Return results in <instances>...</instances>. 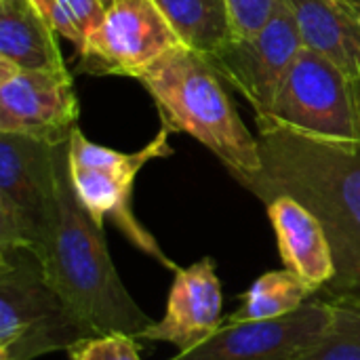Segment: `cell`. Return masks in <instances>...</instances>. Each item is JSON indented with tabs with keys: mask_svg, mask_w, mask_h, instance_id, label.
<instances>
[{
	"mask_svg": "<svg viewBox=\"0 0 360 360\" xmlns=\"http://www.w3.org/2000/svg\"><path fill=\"white\" fill-rule=\"evenodd\" d=\"M264 167L238 184L264 205L293 196L323 224L335 276L323 300L360 297V146L327 143L283 129L259 131Z\"/></svg>",
	"mask_w": 360,
	"mask_h": 360,
	"instance_id": "6da1fadb",
	"label": "cell"
},
{
	"mask_svg": "<svg viewBox=\"0 0 360 360\" xmlns=\"http://www.w3.org/2000/svg\"><path fill=\"white\" fill-rule=\"evenodd\" d=\"M46 278L93 335L139 338L154 321L127 291L105 245L103 228L76 196L68 167V143L57 154V202L44 249Z\"/></svg>",
	"mask_w": 360,
	"mask_h": 360,
	"instance_id": "7a4b0ae2",
	"label": "cell"
},
{
	"mask_svg": "<svg viewBox=\"0 0 360 360\" xmlns=\"http://www.w3.org/2000/svg\"><path fill=\"white\" fill-rule=\"evenodd\" d=\"M158 108L162 127L213 152L236 181L262 171L259 137L243 122L213 61L179 44L137 78Z\"/></svg>",
	"mask_w": 360,
	"mask_h": 360,
	"instance_id": "3957f363",
	"label": "cell"
},
{
	"mask_svg": "<svg viewBox=\"0 0 360 360\" xmlns=\"http://www.w3.org/2000/svg\"><path fill=\"white\" fill-rule=\"evenodd\" d=\"M95 338L46 278L42 259L25 247L0 249V360L70 352Z\"/></svg>",
	"mask_w": 360,
	"mask_h": 360,
	"instance_id": "277c9868",
	"label": "cell"
},
{
	"mask_svg": "<svg viewBox=\"0 0 360 360\" xmlns=\"http://www.w3.org/2000/svg\"><path fill=\"white\" fill-rule=\"evenodd\" d=\"M171 131L162 127L158 135L137 152H118L86 139L78 129L68 141V167L78 200L103 228L110 219L127 240L173 274L179 266L162 251L158 240L139 224L133 213V188L139 171L156 158L173 154Z\"/></svg>",
	"mask_w": 360,
	"mask_h": 360,
	"instance_id": "5b68a950",
	"label": "cell"
},
{
	"mask_svg": "<svg viewBox=\"0 0 360 360\" xmlns=\"http://www.w3.org/2000/svg\"><path fill=\"white\" fill-rule=\"evenodd\" d=\"M259 131L283 129L308 139L360 146V93L327 57L304 46L289 68Z\"/></svg>",
	"mask_w": 360,
	"mask_h": 360,
	"instance_id": "8992f818",
	"label": "cell"
},
{
	"mask_svg": "<svg viewBox=\"0 0 360 360\" xmlns=\"http://www.w3.org/2000/svg\"><path fill=\"white\" fill-rule=\"evenodd\" d=\"M57 154L59 146L0 133V249L40 257L57 202Z\"/></svg>",
	"mask_w": 360,
	"mask_h": 360,
	"instance_id": "52a82bcc",
	"label": "cell"
},
{
	"mask_svg": "<svg viewBox=\"0 0 360 360\" xmlns=\"http://www.w3.org/2000/svg\"><path fill=\"white\" fill-rule=\"evenodd\" d=\"M184 44L154 0H114L86 44L78 70L95 76L139 78Z\"/></svg>",
	"mask_w": 360,
	"mask_h": 360,
	"instance_id": "ba28073f",
	"label": "cell"
},
{
	"mask_svg": "<svg viewBox=\"0 0 360 360\" xmlns=\"http://www.w3.org/2000/svg\"><path fill=\"white\" fill-rule=\"evenodd\" d=\"M302 49L295 13L287 0H281L272 19L255 36H232L209 59L221 78L249 101L255 122H262Z\"/></svg>",
	"mask_w": 360,
	"mask_h": 360,
	"instance_id": "9c48e42d",
	"label": "cell"
},
{
	"mask_svg": "<svg viewBox=\"0 0 360 360\" xmlns=\"http://www.w3.org/2000/svg\"><path fill=\"white\" fill-rule=\"evenodd\" d=\"M78 97L68 65L57 70H19L11 61L0 59V133L61 146L78 129Z\"/></svg>",
	"mask_w": 360,
	"mask_h": 360,
	"instance_id": "30bf717a",
	"label": "cell"
},
{
	"mask_svg": "<svg viewBox=\"0 0 360 360\" xmlns=\"http://www.w3.org/2000/svg\"><path fill=\"white\" fill-rule=\"evenodd\" d=\"M331 321V304L316 295L281 319L226 321L211 338L169 360H291L308 350Z\"/></svg>",
	"mask_w": 360,
	"mask_h": 360,
	"instance_id": "8fae6325",
	"label": "cell"
},
{
	"mask_svg": "<svg viewBox=\"0 0 360 360\" xmlns=\"http://www.w3.org/2000/svg\"><path fill=\"white\" fill-rule=\"evenodd\" d=\"M224 291L211 257H202L175 272L167 308L137 340L169 342L177 352L190 350L221 327Z\"/></svg>",
	"mask_w": 360,
	"mask_h": 360,
	"instance_id": "7c38bea8",
	"label": "cell"
},
{
	"mask_svg": "<svg viewBox=\"0 0 360 360\" xmlns=\"http://www.w3.org/2000/svg\"><path fill=\"white\" fill-rule=\"evenodd\" d=\"M285 268L300 274L319 291L335 276L331 243L319 217L293 196H274L266 202Z\"/></svg>",
	"mask_w": 360,
	"mask_h": 360,
	"instance_id": "4fadbf2b",
	"label": "cell"
},
{
	"mask_svg": "<svg viewBox=\"0 0 360 360\" xmlns=\"http://www.w3.org/2000/svg\"><path fill=\"white\" fill-rule=\"evenodd\" d=\"M304 46L335 63L360 93L359 0H287Z\"/></svg>",
	"mask_w": 360,
	"mask_h": 360,
	"instance_id": "5bb4252c",
	"label": "cell"
},
{
	"mask_svg": "<svg viewBox=\"0 0 360 360\" xmlns=\"http://www.w3.org/2000/svg\"><path fill=\"white\" fill-rule=\"evenodd\" d=\"M55 36L30 0H0V59L19 70L65 68Z\"/></svg>",
	"mask_w": 360,
	"mask_h": 360,
	"instance_id": "9a60e30c",
	"label": "cell"
},
{
	"mask_svg": "<svg viewBox=\"0 0 360 360\" xmlns=\"http://www.w3.org/2000/svg\"><path fill=\"white\" fill-rule=\"evenodd\" d=\"M319 295V289L293 270H272L262 274L240 297V308L226 321H272L300 310Z\"/></svg>",
	"mask_w": 360,
	"mask_h": 360,
	"instance_id": "2e32d148",
	"label": "cell"
},
{
	"mask_svg": "<svg viewBox=\"0 0 360 360\" xmlns=\"http://www.w3.org/2000/svg\"><path fill=\"white\" fill-rule=\"evenodd\" d=\"M179 40L202 53L213 55L234 34L226 0H154Z\"/></svg>",
	"mask_w": 360,
	"mask_h": 360,
	"instance_id": "e0dca14e",
	"label": "cell"
},
{
	"mask_svg": "<svg viewBox=\"0 0 360 360\" xmlns=\"http://www.w3.org/2000/svg\"><path fill=\"white\" fill-rule=\"evenodd\" d=\"M327 302L333 310L329 329L291 360H360V297Z\"/></svg>",
	"mask_w": 360,
	"mask_h": 360,
	"instance_id": "ac0fdd59",
	"label": "cell"
},
{
	"mask_svg": "<svg viewBox=\"0 0 360 360\" xmlns=\"http://www.w3.org/2000/svg\"><path fill=\"white\" fill-rule=\"evenodd\" d=\"M105 4L101 0H55L51 11V27L68 38L76 53L86 44L105 17Z\"/></svg>",
	"mask_w": 360,
	"mask_h": 360,
	"instance_id": "d6986e66",
	"label": "cell"
},
{
	"mask_svg": "<svg viewBox=\"0 0 360 360\" xmlns=\"http://www.w3.org/2000/svg\"><path fill=\"white\" fill-rule=\"evenodd\" d=\"M70 360H141L139 340L127 333H105L86 338L70 352Z\"/></svg>",
	"mask_w": 360,
	"mask_h": 360,
	"instance_id": "ffe728a7",
	"label": "cell"
},
{
	"mask_svg": "<svg viewBox=\"0 0 360 360\" xmlns=\"http://www.w3.org/2000/svg\"><path fill=\"white\" fill-rule=\"evenodd\" d=\"M281 0H226L232 34L238 38L255 36L274 15Z\"/></svg>",
	"mask_w": 360,
	"mask_h": 360,
	"instance_id": "44dd1931",
	"label": "cell"
},
{
	"mask_svg": "<svg viewBox=\"0 0 360 360\" xmlns=\"http://www.w3.org/2000/svg\"><path fill=\"white\" fill-rule=\"evenodd\" d=\"M32 2V6L51 23V11H53V4H55V0H30Z\"/></svg>",
	"mask_w": 360,
	"mask_h": 360,
	"instance_id": "7402d4cb",
	"label": "cell"
},
{
	"mask_svg": "<svg viewBox=\"0 0 360 360\" xmlns=\"http://www.w3.org/2000/svg\"><path fill=\"white\" fill-rule=\"evenodd\" d=\"M101 2H103V4H105V6H110V4H112V2H114V0H101Z\"/></svg>",
	"mask_w": 360,
	"mask_h": 360,
	"instance_id": "603a6c76",
	"label": "cell"
},
{
	"mask_svg": "<svg viewBox=\"0 0 360 360\" xmlns=\"http://www.w3.org/2000/svg\"><path fill=\"white\" fill-rule=\"evenodd\" d=\"M359 19H360V0H359Z\"/></svg>",
	"mask_w": 360,
	"mask_h": 360,
	"instance_id": "cb8c5ba5",
	"label": "cell"
}]
</instances>
